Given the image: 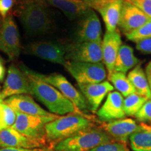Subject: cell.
Wrapping results in <instances>:
<instances>
[{"instance_id":"1","label":"cell","mask_w":151,"mask_h":151,"mask_svg":"<svg viewBox=\"0 0 151 151\" xmlns=\"http://www.w3.org/2000/svg\"><path fill=\"white\" fill-rule=\"evenodd\" d=\"M17 14L24 29L33 35H44L50 29V18L43 0H16Z\"/></svg>"},{"instance_id":"2","label":"cell","mask_w":151,"mask_h":151,"mask_svg":"<svg viewBox=\"0 0 151 151\" xmlns=\"http://www.w3.org/2000/svg\"><path fill=\"white\" fill-rule=\"evenodd\" d=\"M27 76L29 78L32 94L41 101L50 113L59 116L69 113L83 114L55 87L38 79Z\"/></svg>"},{"instance_id":"3","label":"cell","mask_w":151,"mask_h":151,"mask_svg":"<svg viewBox=\"0 0 151 151\" xmlns=\"http://www.w3.org/2000/svg\"><path fill=\"white\" fill-rule=\"evenodd\" d=\"M92 127H94L92 122L83 114L69 113L59 116L46 124V137L50 146L54 148L60 141Z\"/></svg>"},{"instance_id":"4","label":"cell","mask_w":151,"mask_h":151,"mask_svg":"<svg viewBox=\"0 0 151 151\" xmlns=\"http://www.w3.org/2000/svg\"><path fill=\"white\" fill-rule=\"evenodd\" d=\"M20 68L28 76L40 80L55 87L67 99L71 101L83 114L90 111V106L83 94L74 88L63 75L56 73L48 75L43 74L32 70L24 65H20Z\"/></svg>"},{"instance_id":"5","label":"cell","mask_w":151,"mask_h":151,"mask_svg":"<svg viewBox=\"0 0 151 151\" xmlns=\"http://www.w3.org/2000/svg\"><path fill=\"white\" fill-rule=\"evenodd\" d=\"M114 141L101 127H92L58 143L55 151H89L102 143Z\"/></svg>"},{"instance_id":"6","label":"cell","mask_w":151,"mask_h":151,"mask_svg":"<svg viewBox=\"0 0 151 151\" xmlns=\"http://www.w3.org/2000/svg\"><path fill=\"white\" fill-rule=\"evenodd\" d=\"M78 84L98 83L108 78L105 65L102 62H79L67 61L64 66Z\"/></svg>"},{"instance_id":"7","label":"cell","mask_w":151,"mask_h":151,"mask_svg":"<svg viewBox=\"0 0 151 151\" xmlns=\"http://www.w3.org/2000/svg\"><path fill=\"white\" fill-rule=\"evenodd\" d=\"M20 35L12 16H7L0 24V50L10 60L18 58L20 54Z\"/></svg>"},{"instance_id":"8","label":"cell","mask_w":151,"mask_h":151,"mask_svg":"<svg viewBox=\"0 0 151 151\" xmlns=\"http://www.w3.org/2000/svg\"><path fill=\"white\" fill-rule=\"evenodd\" d=\"M58 117L59 116H37L16 113V121L11 127L27 137L46 139L45 131L46 124L58 118Z\"/></svg>"},{"instance_id":"9","label":"cell","mask_w":151,"mask_h":151,"mask_svg":"<svg viewBox=\"0 0 151 151\" xmlns=\"http://www.w3.org/2000/svg\"><path fill=\"white\" fill-rule=\"evenodd\" d=\"M65 46V59L67 61L92 63L102 61L101 43L75 41Z\"/></svg>"},{"instance_id":"10","label":"cell","mask_w":151,"mask_h":151,"mask_svg":"<svg viewBox=\"0 0 151 151\" xmlns=\"http://www.w3.org/2000/svg\"><path fill=\"white\" fill-rule=\"evenodd\" d=\"M124 0H84L88 6L101 14L106 32L117 29Z\"/></svg>"},{"instance_id":"11","label":"cell","mask_w":151,"mask_h":151,"mask_svg":"<svg viewBox=\"0 0 151 151\" xmlns=\"http://www.w3.org/2000/svg\"><path fill=\"white\" fill-rule=\"evenodd\" d=\"M18 94H32L29 78L27 75L16 66L9 67L7 76L0 91V99L2 101Z\"/></svg>"},{"instance_id":"12","label":"cell","mask_w":151,"mask_h":151,"mask_svg":"<svg viewBox=\"0 0 151 151\" xmlns=\"http://www.w3.org/2000/svg\"><path fill=\"white\" fill-rule=\"evenodd\" d=\"M78 20L75 32L76 42L101 43V24L94 11L89 9Z\"/></svg>"},{"instance_id":"13","label":"cell","mask_w":151,"mask_h":151,"mask_svg":"<svg viewBox=\"0 0 151 151\" xmlns=\"http://www.w3.org/2000/svg\"><path fill=\"white\" fill-rule=\"evenodd\" d=\"M0 145L1 148L27 149L52 146L46 139L27 137L13 129L12 127L0 130Z\"/></svg>"},{"instance_id":"14","label":"cell","mask_w":151,"mask_h":151,"mask_svg":"<svg viewBox=\"0 0 151 151\" xmlns=\"http://www.w3.org/2000/svg\"><path fill=\"white\" fill-rule=\"evenodd\" d=\"M26 52L32 55L62 66H65L67 62L65 59V46L60 43L50 41H37L29 44L26 48Z\"/></svg>"},{"instance_id":"15","label":"cell","mask_w":151,"mask_h":151,"mask_svg":"<svg viewBox=\"0 0 151 151\" xmlns=\"http://www.w3.org/2000/svg\"><path fill=\"white\" fill-rule=\"evenodd\" d=\"M139 124L132 118H122L102 122L101 127L114 141L127 144L129 137L139 128Z\"/></svg>"},{"instance_id":"16","label":"cell","mask_w":151,"mask_h":151,"mask_svg":"<svg viewBox=\"0 0 151 151\" xmlns=\"http://www.w3.org/2000/svg\"><path fill=\"white\" fill-rule=\"evenodd\" d=\"M123 97L118 91H112L97 111L98 119L102 122H109L126 117L123 109Z\"/></svg>"},{"instance_id":"17","label":"cell","mask_w":151,"mask_h":151,"mask_svg":"<svg viewBox=\"0 0 151 151\" xmlns=\"http://www.w3.org/2000/svg\"><path fill=\"white\" fill-rule=\"evenodd\" d=\"M149 20L150 18L136 6L124 0L118 22V27L124 34L141 27Z\"/></svg>"},{"instance_id":"18","label":"cell","mask_w":151,"mask_h":151,"mask_svg":"<svg viewBox=\"0 0 151 151\" xmlns=\"http://www.w3.org/2000/svg\"><path fill=\"white\" fill-rule=\"evenodd\" d=\"M121 46V35L118 29L113 32H106L101 41V49L103 64L106 67L108 78L114 72L115 63Z\"/></svg>"},{"instance_id":"19","label":"cell","mask_w":151,"mask_h":151,"mask_svg":"<svg viewBox=\"0 0 151 151\" xmlns=\"http://www.w3.org/2000/svg\"><path fill=\"white\" fill-rule=\"evenodd\" d=\"M78 86L88 101L90 111L92 113H97L106 96L114 90L113 85L109 81L98 83L78 84Z\"/></svg>"},{"instance_id":"20","label":"cell","mask_w":151,"mask_h":151,"mask_svg":"<svg viewBox=\"0 0 151 151\" xmlns=\"http://www.w3.org/2000/svg\"><path fill=\"white\" fill-rule=\"evenodd\" d=\"M4 102L10 106L16 113L37 116H55L57 115L48 112L39 106L29 94H18L10 97Z\"/></svg>"},{"instance_id":"21","label":"cell","mask_w":151,"mask_h":151,"mask_svg":"<svg viewBox=\"0 0 151 151\" xmlns=\"http://www.w3.org/2000/svg\"><path fill=\"white\" fill-rule=\"evenodd\" d=\"M48 4L59 9L71 20L79 19L90 9L84 0H43Z\"/></svg>"},{"instance_id":"22","label":"cell","mask_w":151,"mask_h":151,"mask_svg":"<svg viewBox=\"0 0 151 151\" xmlns=\"http://www.w3.org/2000/svg\"><path fill=\"white\" fill-rule=\"evenodd\" d=\"M129 141L133 151H151V125L139 124V128L130 136Z\"/></svg>"},{"instance_id":"23","label":"cell","mask_w":151,"mask_h":151,"mask_svg":"<svg viewBox=\"0 0 151 151\" xmlns=\"http://www.w3.org/2000/svg\"><path fill=\"white\" fill-rule=\"evenodd\" d=\"M139 60L134 55V50L130 46L122 44L115 63L114 71L125 73L137 66Z\"/></svg>"},{"instance_id":"24","label":"cell","mask_w":151,"mask_h":151,"mask_svg":"<svg viewBox=\"0 0 151 151\" xmlns=\"http://www.w3.org/2000/svg\"><path fill=\"white\" fill-rule=\"evenodd\" d=\"M127 78L135 88L137 93L151 99V90L149 86L146 75L140 65H137L129 71Z\"/></svg>"},{"instance_id":"25","label":"cell","mask_w":151,"mask_h":151,"mask_svg":"<svg viewBox=\"0 0 151 151\" xmlns=\"http://www.w3.org/2000/svg\"><path fill=\"white\" fill-rule=\"evenodd\" d=\"M108 79L109 82L112 83L113 88H116L117 91L122 94V97H126L129 94L137 92L125 73L114 71Z\"/></svg>"},{"instance_id":"26","label":"cell","mask_w":151,"mask_h":151,"mask_svg":"<svg viewBox=\"0 0 151 151\" xmlns=\"http://www.w3.org/2000/svg\"><path fill=\"white\" fill-rule=\"evenodd\" d=\"M148 99L137 92L126 97L123 101V109L126 116H134Z\"/></svg>"},{"instance_id":"27","label":"cell","mask_w":151,"mask_h":151,"mask_svg":"<svg viewBox=\"0 0 151 151\" xmlns=\"http://www.w3.org/2000/svg\"><path fill=\"white\" fill-rule=\"evenodd\" d=\"M16 118V113L4 101L0 102V130L11 127Z\"/></svg>"},{"instance_id":"28","label":"cell","mask_w":151,"mask_h":151,"mask_svg":"<svg viewBox=\"0 0 151 151\" xmlns=\"http://www.w3.org/2000/svg\"><path fill=\"white\" fill-rule=\"evenodd\" d=\"M128 40L137 43L142 39L151 37V19L140 27L124 34Z\"/></svg>"},{"instance_id":"29","label":"cell","mask_w":151,"mask_h":151,"mask_svg":"<svg viewBox=\"0 0 151 151\" xmlns=\"http://www.w3.org/2000/svg\"><path fill=\"white\" fill-rule=\"evenodd\" d=\"M140 123L151 125V99H148L134 116Z\"/></svg>"},{"instance_id":"30","label":"cell","mask_w":151,"mask_h":151,"mask_svg":"<svg viewBox=\"0 0 151 151\" xmlns=\"http://www.w3.org/2000/svg\"><path fill=\"white\" fill-rule=\"evenodd\" d=\"M89 151H130V150L126 143L111 141L102 143Z\"/></svg>"},{"instance_id":"31","label":"cell","mask_w":151,"mask_h":151,"mask_svg":"<svg viewBox=\"0 0 151 151\" xmlns=\"http://www.w3.org/2000/svg\"><path fill=\"white\" fill-rule=\"evenodd\" d=\"M139 8L146 16L151 19V0H126Z\"/></svg>"},{"instance_id":"32","label":"cell","mask_w":151,"mask_h":151,"mask_svg":"<svg viewBox=\"0 0 151 151\" xmlns=\"http://www.w3.org/2000/svg\"><path fill=\"white\" fill-rule=\"evenodd\" d=\"M136 48L144 54H151V37L142 39L136 43Z\"/></svg>"},{"instance_id":"33","label":"cell","mask_w":151,"mask_h":151,"mask_svg":"<svg viewBox=\"0 0 151 151\" xmlns=\"http://www.w3.org/2000/svg\"><path fill=\"white\" fill-rule=\"evenodd\" d=\"M16 1V0H0V15L4 18L7 16Z\"/></svg>"},{"instance_id":"34","label":"cell","mask_w":151,"mask_h":151,"mask_svg":"<svg viewBox=\"0 0 151 151\" xmlns=\"http://www.w3.org/2000/svg\"><path fill=\"white\" fill-rule=\"evenodd\" d=\"M0 151H55L52 146H46L38 148H1Z\"/></svg>"},{"instance_id":"35","label":"cell","mask_w":151,"mask_h":151,"mask_svg":"<svg viewBox=\"0 0 151 151\" xmlns=\"http://www.w3.org/2000/svg\"><path fill=\"white\" fill-rule=\"evenodd\" d=\"M146 75L147 80H148L149 86L151 90V61L149 62L146 67Z\"/></svg>"},{"instance_id":"36","label":"cell","mask_w":151,"mask_h":151,"mask_svg":"<svg viewBox=\"0 0 151 151\" xmlns=\"http://www.w3.org/2000/svg\"><path fill=\"white\" fill-rule=\"evenodd\" d=\"M5 76V67L3 62H0V81H2Z\"/></svg>"},{"instance_id":"37","label":"cell","mask_w":151,"mask_h":151,"mask_svg":"<svg viewBox=\"0 0 151 151\" xmlns=\"http://www.w3.org/2000/svg\"><path fill=\"white\" fill-rule=\"evenodd\" d=\"M0 62H3V63H4V60H3L2 58H1V56H0Z\"/></svg>"},{"instance_id":"38","label":"cell","mask_w":151,"mask_h":151,"mask_svg":"<svg viewBox=\"0 0 151 151\" xmlns=\"http://www.w3.org/2000/svg\"><path fill=\"white\" fill-rule=\"evenodd\" d=\"M1 101H2V100H1V99H0V102H1Z\"/></svg>"},{"instance_id":"39","label":"cell","mask_w":151,"mask_h":151,"mask_svg":"<svg viewBox=\"0 0 151 151\" xmlns=\"http://www.w3.org/2000/svg\"><path fill=\"white\" fill-rule=\"evenodd\" d=\"M1 86H0V91H1Z\"/></svg>"},{"instance_id":"40","label":"cell","mask_w":151,"mask_h":151,"mask_svg":"<svg viewBox=\"0 0 151 151\" xmlns=\"http://www.w3.org/2000/svg\"><path fill=\"white\" fill-rule=\"evenodd\" d=\"M0 148H1V145H0Z\"/></svg>"}]
</instances>
